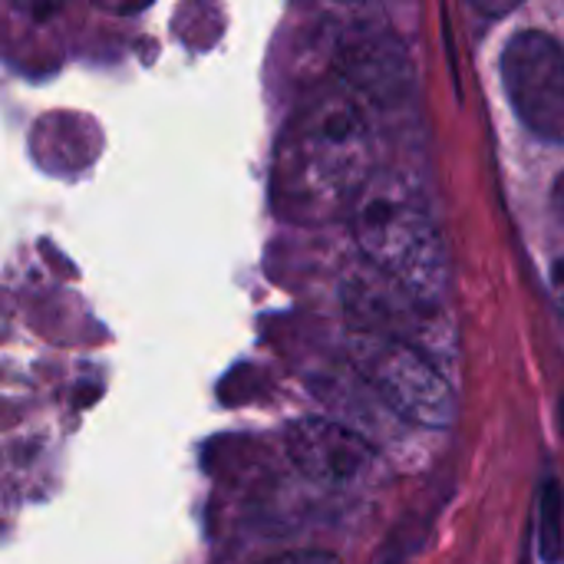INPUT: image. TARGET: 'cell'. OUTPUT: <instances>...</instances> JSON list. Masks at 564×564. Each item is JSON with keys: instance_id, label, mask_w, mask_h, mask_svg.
Listing matches in <instances>:
<instances>
[{"instance_id": "obj_9", "label": "cell", "mask_w": 564, "mask_h": 564, "mask_svg": "<svg viewBox=\"0 0 564 564\" xmlns=\"http://www.w3.org/2000/svg\"><path fill=\"white\" fill-rule=\"evenodd\" d=\"M482 17H506V13H512L522 0H469Z\"/></svg>"}, {"instance_id": "obj_8", "label": "cell", "mask_w": 564, "mask_h": 564, "mask_svg": "<svg viewBox=\"0 0 564 564\" xmlns=\"http://www.w3.org/2000/svg\"><path fill=\"white\" fill-rule=\"evenodd\" d=\"M264 564H340V558L330 552H288L278 558H268Z\"/></svg>"}, {"instance_id": "obj_1", "label": "cell", "mask_w": 564, "mask_h": 564, "mask_svg": "<svg viewBox=\"0 0 564 564\" xmlns=\"http://www.w3.org/2000/svg\"><path fill=\"white\" fill-rule=\"evenodd\" d=\"M370 182V132L347 89L327 86L288 122L274 155V205L314 225L350 215Z\"/></svg>"}, {"instance_id": "obj_7", "label": "cell", "mask_w": 564, "mask_h": 564, "mask_svg": "<svg viewBox=\"0 0 564 564\" xmlns=\"http://www.w3.org/2000/svg\"><path fill=\"white\" fill-rule=\"evenodd\" d=\"M545 532H542V549H545V562H558L562 555V492L558 482L545 486Z\"/></svg>"}, {"instance_id": "obj_6", "label": "cell", "mask_w": 564, "mask_h": 564, "mask_svg": "<svg viewBox=\"0 0 564 564\" xmlns=\"http://www.w3.org/2000/svg\"><path fill=\"white\" fill-rule=\"evenodd\" d=\"M337 50H340L344 76L350 86H357L360 93L373 99L400 96L406 83V59L400 53V43L390 40L380 20L367 13H354L350 7H340Z\"/></svg>"}, {"instance_id": "obj_5", "label": "cell", "mask_w": 564, "mask_h": 564, "mask_svg": "<svg viewBox=\"0 0 564 564\" xmlns=\"http://www.w3.org/2000/svg\"><path fill=\"white\" fill-rule=\"evenodd\" d=\"M288 453H291V463L311 482L327 486V489L360 486L370 479L377 466L373 449L357 433L321 416L297 420L288 430Z\"/></svg>"}, {"instance_id": "obj_3", "label": "cell", "mask_w": 564, "mask_h": 564, "mask_svg": "<svg viewBox=\"0 0 564 564\" xmlns=\"http://www.w3.org/2000/svg\"><path fill=\"white\" fill-rule=\"evenodd\" d=\"M347 354L354 370L397 416L430 430L449 426L453 390L423 347L383 330L354 327Z\"/></svg>"}, {"instance_id": "obj_10", "label": "cell", "mask_w": 564, "mask_h": 564, "mask_svg": "<svg viewBox=\"0 0 564 564\" xmlns=\"http://www.w3.org/2000/svg\"><path fill=\"white\" fill-rule=\"evenodd\" d=\"M552 288H555V304H558V311H562V321H564V258L555 264V278H552Z\"/></svg>"}, {"instance_id": "obj_4", "label": "cell", "mask_w": 564, "mask_h": 564, "mask_svg": "<svg viewBox=\"0 0 564 564\" xmlns=\"http://www.w3.org/2000/svg\"><path fill=\"white\" fill-rule=\"evenodd\" d=\"M502 83L519 122L542 142H564V46L522 30L502 50Z\"/></svg>"}, {"instance_id": "obj_2", "label": "cell", "mask_w": 564, "mask_h": 564, "mask_svg": "<svg viewBox=\"0 0 564 564\" xmlns=\"http://www.w3.org/2000/svg\"><path fill=\"white\" fill-rule=\"evenodd\" d=\"M350 225L367 264L416 304L440 311L449 288L446 241L413 185L393 172L370 175L350 208Z\"/></svg>"}]
</instances>
